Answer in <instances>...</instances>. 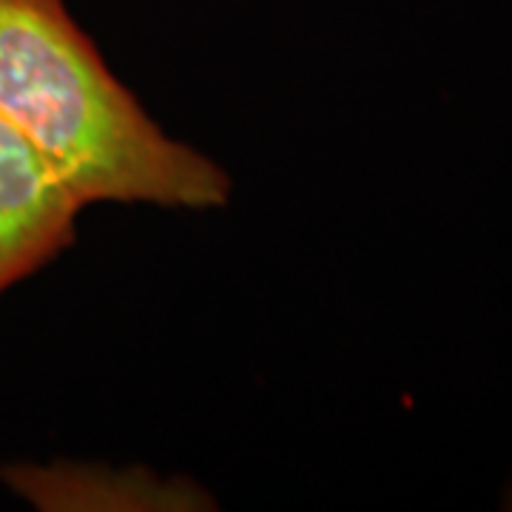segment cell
I'll return each mask as SVG.
<instances>
[{
	"label": "cell",
	"mask_w": 512,
	"mask_h": 512,
	"mask_svg": "<svg viewBox=\"0 0 512 512\" xmlns=\"http://www.w3.org/2000/svg\"><path fill=\"white\" fill-rule=\"evenodd\" d=\"M0 120L83 208L208 211L231 197V177L151 120L66 0H0Z\"/></svg>",
	"instance_id": "cell-1"
},
{
	"label": "cell",
	"mask_w": 512,
	"mask_h": 512,
	"mask_svg": "<svg viewBox=\"0 0 512 512\" xmlns=\"http://www.w3.org/2000/svg\"><path fill=\"white\" fill-rule=\"evenodd\" d=\"M80 211L35 148L0 120V293L72 245Z\"/></svg>",
	"instance_id": "cell-2"
},
{
	"label": "cell",
	"mask_w": 512,
	"mask_h": 512,
	"mask_svg": "<svg viewBox=\"0 0 512 512\" xmlns=\"http://www.w3.org/2000/svg\"><path fill=\"white\" fill-rule=\"evenodd\" d=\"M504 510H512V478L510 484H507V490H504Z\"/></svg>",
	"instance_id": "cell-3"
}]
</instances>
